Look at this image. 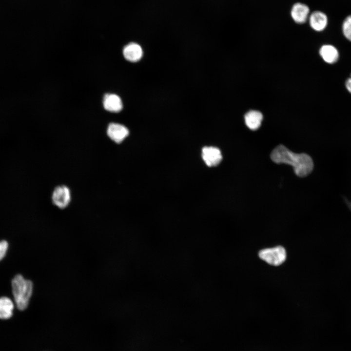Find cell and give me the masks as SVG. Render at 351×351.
<instances>
[{"instance_id": "2e32d148", "label": "cell", "mask_w": 351, "mask_h": 351, "mask_svg": "<svg viewBox=\"0 0 351 351\" xmlns=\"http://www.w3.org/2000/svg\"><path fill=\"white\" fill-rule=\"evenodd\" d=\"M345 86L347 90L351 93V77L347 79L345 82Z\"/></svg>"}, {"instance_id": "277c9868", "label": "cell", "mask_w": 351, "mask_h": 351, "mask_svg": "<svg viewBox=\"0 0 351 351\" xmlns=\"http://www.w3.org/2000/svg\"><path fill=\"white\" fill-rule=\"evenodd\" d=\"M71 199L69 188L65 185H59L54 190L52 195V201L54 205L59 209L66 208Z\"/></svg>"}, {"instance_id": "3957f363", "label": "cell", "mask_w": 351, "mask_h": 351, "mask_svg": "<svg viewBox=\"0 0 351 351\" xmlns=\"http://www.w3.org/2000/svg\"><path fill=\"white\" fill-rule=\"evenodd\" d=\"M258 255L261 259L274 266L281 264L286 257V251L281 246L262 250L259 252Z\"/></svg>"}, {"instance_id": "7c38bea8", "label": "cell", "mask_w": 351, "mask_h": 351, "mask_svg": "<svg viewBox=\"0 0 351 351\" xmlns=\"http://www.w3.org/2000/svg\"><path fill=\"white\" fill-rule=\"evenodd\" d=\"M244 119L246 126L251 130H255L261 125L263 115L258 111L251 110L246 114Z\"/></svg>"}, {"instance_id": "8fae6325", "label": "cell", "mask_w": 351, "mask_h": 351, "mask_svg": "<svg viewBox=\"0 0 351 351\" xmlns=\"http://www.w3.org/2000/svg\"><path fill=\"white\" fill-rule=\"evenodd\" d=\"M319 54L323 59L327 63L333 64L339 58V52L337 49L332 45H323L319 50Z\"/></svg>"}, {"instance_id": "9a60e30c", "label": "cell", "mask_w": 351, "mask_h": 351, "mask_svg": "<svg viewBox=\"0 0 351 351\" xmlns=\"http://www.w3.org/2000/svg\"><path fill=\"white\" fill-rule=\"evenodd\" d=\"M8 248V244L5 240L0 241V261L4 257Z\"/></svg>"}, {"instance_id": "e0dca14e", "label": "cell", "mask_w": 351, "mask_h": 351, "mask_svg": "<svg viewBox=\"0 0 351 351\" xmlns=\"http://www.w3.org/2000/svg\"></svg>"}, {"instance_id": "ba28073f", "label": "cell", "mask_w": 351, "mask_h": 351, "mask_svg": "<svg viewBox=\"0 0 351 351\" xmlns=\"http://www.w3.org/2000/svg\"><path fill=\"white\" fill-rule=\"evenodd\" d=\"M309 12L310 9L307 5L301 3H296L293 5L291 13L295 22L303 23L307 20Z\"/></svg>"}, {"instance_id": "8992f818", "label": "cell", "mask_w": 351, "mask_h": 351, "mask_svg": "<svg viewBox=\"0 0 351 351\" xmlns=\"http://www.w3.org/2000/svg\"><path fill=\"white\" fill-rule=\"evenodd\" d=\"M202 157L205 164L209 167L217 166L222 159L219 149L212 146L205 147L202 149Z\"/></svg>"}, {"instance_id": "7a4b0ae2", "label": "cell", "mask_w": 351, "mask_h": 351, "mask_svg": "<svg viewBox=\"0 0 351 351\" xmlns=\"http://www.w3.org/2000/svg\"><path fill=\"white\" fill-rule=\"evenodd\" d=\"M12 292L18 309L23 311L27 308L33 292V284L31 280L17 274L12 281Z\"/></svg>"}, {"instance_id": "30bf717a", "label": "cell", "mask_w": 351, "mask_h": 351, "mask_svg": "<svg viewBox=\"0 0 351 351\" xmlns=\"http://www.w3.org/2000/svg\"><path fill=\"white\" fill-rule=\"evenodd\" d=\"M310 24L311 27L316 31H322L328 24V18L326 15L321 11H314L310 16Z\"/></svg>"}, {"instance_id": "52a82bcc", "label": "cell", "mask_w": 351, "mask_h": 351, "mask_svg": "<svg viewBox=\"0 0 351 351\" xmlns=\"http://www.w3.org/2000/svg\"><path fill=\"white\" fill-rule=\"evenodd\" d=\"M123 55L127 60L135 62L139 61L143 55V51L141 46L132 42L126 45L123 50Z\"/></svg>"}, {"instance_id": "4fadbf2b", "label": "cell", "mask_w": 351, "mask_h": 351, "mask_svg": "<svg viewBox=\"0 0 351 351\" xmlns=\"http://www.w3.org/2000/svg\"><path fill=\"white\" fill-rule=\"evenodd\" d=\"M14 305L12 301L7 297L0 298V318L7 319L13 314Z\"/></svg>"}, {"instance_id": "6da1fadb", "label": "cell", "mask_w": 351, "mask_h": 351, "mask_svg": "<svg viewBox=\"0 0 351 351\" xmlns=\"http://www.w3.org/2000/svg\"><path fill=\"white\" fill-rule=\"evenodd\" d=\"M271 158L277 164L285 163L292 165L295 174L300 177L309 175L313 168L312 159L308 155L294 153L281 144L273 150Z\"/></svg>"}, {"instance_id": "5b68a950", "label": "cell", "mask_w": 351, "mask_h": 351, "mask_svg": "<svg viewBox=\"0 0 351 351\" xmlns=\"http://www.w3.org/2000/svg\"><path fill=\"white\" fill-rule=\"evenodd\" d=\"M107 134L112 141L119 144L128 136L129 131L127 128L122 124L112 123L108 126Z\"/></svg>"}, {"instance_id": "5bb4252c", "label": "cell", "mask_w": 351, "mask_h": 351, "mask_svg": "<svg viewBox=\"0 0 351 351\" xmlns=\"http://www.w3.org/2000/svg\"><path fill=\"white\" fill-rule=\"evenodd\" d=\"M342 31L345 38L351 41V15L344 20L342 24Z\"/></svg>"}, {"instance_id": "9c48e42d", "label": "cell", "mask_w": 351, "mask_h": 351, "mask_svg": "<svg viewBox=\"0 0 351 351\" xmlns=\"http://www.w3.org/2000/svg\"><path fill=\"white\" fill-rule=\"evenodd\" d=\"M103 104L105 109L115 113L120 112L123 107L120 98L117 95L113 94H108L104 96Z\"/></svg>"}]
</instances>
